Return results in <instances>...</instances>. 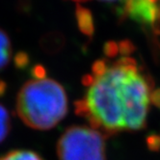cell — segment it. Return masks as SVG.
Here are the masks:
<instances>
[{
  "instance_id": "obj_8",
  "label": "cell",
  "mask_w": 160,
  "mask_h": 160,
  "mask_svg": "<svg viewBox=\"0 0 160 160\" xmlns=\"http://www.w3.org/2000/svg\"><path fill=\"white\" fill-rule=\"evenodd\" d=\"M0 160H43L37 152L29 150H14L0 156Z\"/></svg>"
},
{
  "instance_id": "obj_16",
  "label": "cell",
  "mask_w": 160,
  "mask_h": 160,
  "mask_svg": "<svg viewBox=\"0 0 160 160\" xmlns=\"http://www.w3.org/2000/svg\"><path fill=\"white\" fill-rule=\"evenodd\" d=\"M72 1L76 2L77 4H79L80 2H86V1H88V0H72Z\"/></svg>"
},
{
  "instance_id": "obj_2",
  "label": "cell",
  "mask_w": 160,
  "mask_h": 160,
  "mask_svg": "<svg viewBox=\"0 0 160 160\" xmlns=\"http://www.w3.org/2000/svg\"><path fill=\"white\" fill-rule=\"evenodd\" d=\"M68 97L64 87L45 75L33 76L17 97L16 109L27 127L38 130L55 128L67 115Z\"/></svg>"
},
{
  "instance_id": "obj_9",
  "label": "cell",
  "mask_w": 160,
  "mask_h": 160,
  "mask_svg": "<svg viewBox=\"0 0 160 160\" xmlns=\"http://www.w3.org/2000/svg\"><path fill=\"white\" fill-rule=\"evenodd\" d=\"M11 118L8 110L0 104V143H2L10 132Z\"/></svg>"
},
{
  "instance_id": "obj_1",
  "label": "cell",
  "mask_w": 160,
  "mask_h": 160,
  "mask_svg": "<svg viewBox=\"0 0 160 160\" xmlns=\"http://www.w3.org/2000/svg\"><path fill=\"white\" fill-rule=\"evenodd\" d=\"M82 83L84 94L74 102L75 114L91 128L106 137L145 128L152 102V81L134 58L99 59Z\"/></svg>"
},
{
  "instance_id": "obj_5",
  "label": "cell",
  "mask_w": 160,
  "mask_h": 160,
  "mask_svg": "<svg viewBox=\"0 0 160 160\" xmlns=\"http://www.w3.org/2000/svg\"><path fill=\"white\" fill-rule=\"evenodd\" d=\"M75 18L77 27L80 32L83 35L92 38L95 32V23L92 12L89 9L82 7L80 4H77L75 10Z\"/></svg>"
},
{
  "instance_id": "obj_15",
  "label": "cell",
  "mask_w": 160,
  "mask_h": 160,
  "mask_svg": "<svg viewBox=\"0 0 160 160\" xmlns=\"http://www.w3.org/2000/svg\"><path fill=\"white\" fill-rule=\"evenodd\" d=\"M99 1L102 2H107V3H115V2H122V4L123 3L124 0H99Z\"/></svg>"
},
{
  "instance_id": "obj_6",
  "label": "cell",
  "mask_w": 160,
  "mask_h": 160,
  "mask_svg": "<svg viewBox=\"0 0 160 160\" xmlns=\"http://www.w3.org/2000/svg\"><path fill=\"white\" fill-rule=\"evenodd\" d=\"M12 58V44L8 34L0 28V71L5 68Z\"/></svg>"
},
{
  "instance_id": "obj_3",
  "label": "cell",
  "mask_w": 160,
  "mask_h": 160,
  "mask_svg": "<svg viewBox=\"0 0 160 160\" xmlns=\"http://www.w3.org/2000/svg\"><path fill=\"white\" fill-rule=\"evenodd\" d=\"M106 136L86 125L68 128L57 143L59 160H106Z\"/></svg>"
},
{
  "instance_id": "obj_4",
  "label": "cell",
  "mask_w": 160,
  "mask_h": 160,
  "mask_svg": "<svg viewBox=\"0 0 160 160\" xmlns=\"http://www.w3.org/2000/svg\"><path fill=\"white\" fill-rule=\"evenodd\" d=\"M120 11L122 18L154 27L160 17V0H124Z\"/></svg>"
},
{
  "instance_id": "obj_14",
  "label": "cell",
  "mask_w": 160,
  "mask_h": 160,
  "mask_svg": "<svg viewBox=\"0 0 160 160\" xmlns=\"http://www.w3.org/2000/svg\"><path fill=\"white\" fill-rule=\"evenodd\" d=\"M154 30H155V33L156 34H158V35H160V17H159V18H158V20H157V22H156V24L154 25Z\"/></svg>"
},
{
  "instance_id": "obj_11",
  "label": "cell",
  "mask_w": 160,
  "mask_h": 160,
  "mask_svg": "<svg viewBox=\"0 0 160 160\" xmlns=\"http://www.w3.org/2000/svg\"><path fill=\"white\" fill-rule=\"evenodd\" d=\"M135 49L133 43L128 40H123L119 42V50L121 56H129Z\"/></svg>"
},
{
  "instance_id": "obj_13",
  "label": "cell",
  "mask_w": 160,
  "mask_h": 160,
  "mask_svg": "<svg viewBox=\"0 0 160 160\" xmlns=\"http://www.w3.org/2000/svg\"><path fill=\"white\" fill-rule=\"evenodd\" d=\"M152 102L154 103L156 106L160 107V90H156V91H154V92H152Z\"/></svg>"
},
{
  "instance_id": "obj_12",
  "label": "cell",
  "mask_w": 160,
  "mask_h": 160,
  "mask_svg": "<svg viewBox=\"0 0 160 160\" xmlns=\"http://www.w3.org/2000/svg\"><path fill=\"white\" fill-rule=\"evenodd\" d=\"M29 58H28V55L24 52H18L16 57H15V62L17 64V66L20 67V68H23L28 64Z\"/></svg>"
},
{
  "instance_id": "obj_7",
  "label": "cell",
  "mask_w": 160,
  "mask_h": 160,
  "mask_svg": "<svg viewBox=\"0 0 160 160\" xmlns=\"http://www.w3.org/2000/svg\"><path fill=\"white\" fill-rule=\"evenodd\" d=\"M65 42V40L60 33H49L44 35L42 39V47L45 49L51 52H54L56 50H59Z\"/></svg>"
},
{
  "instance_id": "obj_10",
  "label": "cell",
  "mask_w": 160,
  "mask_h": 160,
  "mask_svg": "<svg viewBox=\"0 0 160 160\" xmlns=\"http://www.w3.org/2000/svg\"><path fill=\"white\" fill-rule=\"evenodd\" d=\"M103 52L105 54V56L109 59H113L118 57V55L120 54V50H119V43L113 41H109L107 42H105L104 48H103Z\"/></svg>"
}]
</instances>
